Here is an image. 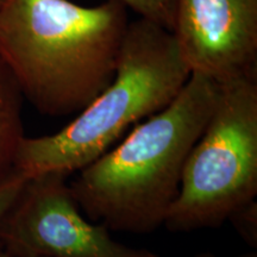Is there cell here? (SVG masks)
Segmentation results:
<instances>
[{
	"mask_svg": "<svg viewBox=\"0 0 257 257\" xmlns=\"http://www.w3.org/2000/svg\"><path fill=\"white\" fill-rule=\"evenodd\" d=\"M128 23V9L117 0H5L0 60L40 113L75 115L113 79Z\"/></svg>",
	"mask_w": 257,
	"mask_h": 257,
	"instance_id": "6da1fadb",
	"label": "cell"
},
{
	"mask_svg": "<svg viewBox=\"0 0 257 257\" xmlns=\"http://www.w3.org/2000/svg\"><path fill=\"white\" fill-rule=\"evenodd\" d=\"M219 89L213 80L191 74L167 107L76 172L69 186L83 214L118 232L147 234L162 226Z\"/></svg>",
	"mask_w": 257,
	"mask_h": 257,
	"instance_id": "7a4b0ae2",
	"label": "cell"
},
{
	"mask_svg": "<svg viewBox=\"0 0 257 257\" xmlns=\"http://www.w3.org/2000/svg\"><path fill=\"white\" fill-rule=\"evenodd\" d=\"M189 76L191 70L168 29L141 17L130 21L107 87L57 133L25 136L15 169L27 178L75 174L135 125L167 107Z\"/></svg>",
	"mask_w": 257,
	"mask_h": 257,
	"instance_id": "3957f363",
	"label": "cell"
},
{
	"mask_svg": "<svg viewBox=\"0 0 257 257\" xmlns=\"http://www.w3.org/2000/svg\"><path fill=\"white\" fill-rule=\"evenodd\" d=\"M256 195L257 76H251L220 85L163 225L170 232L218 227Z\"/></svg>",
	"mask_w": 257,
	"mask_h": 257,
	"instance_id": "277c9868",
	"label": "cell"
},
{
	"mask_svg": "<svg viewBox=\"0 0 257 257\" xmlns=\"http://www.w3.org/2000/svg\"><path fill=\"white\" fill-rule=\"evenodd\" d=\"M0 245L12 257H160L88 219L59 173L28 178L0 224Z\"/></svg>",
	"mask_w": 257,
	"mask_h": 257,
	"instance_id": "5b68a950",
	"label": "cell"
},
{
	"mask_svg": "<svg viewBox=\"0 0 257 257\" xmlns=\"http://www.w3.org/2000/svg\"><path fill=\"white\" fill-rule=\"evenodd\" d=\"M170 32L191 74L257 76V0H175Z\"/></svg>",
	"mask_w": 257,
	"mask_h": 257,
	"instance_id": "8992f818",
	"label": "cell"
},
{
	"mask_svg": "<svg viewBox=\"0 0 257 257\" xmlns=\"http://www.w3.org/2000/svg\"><path fill=\"white\" fill-rule=\"evenodd\" d=\"M23 99L15 78L0 60V181L15 170L16 156L25 137Z\"/></svg>",
	"mask_w": 257,
	"mask_h": 257,
	"instance_id": "52a82bcc",
	"label": "cell"
},
{
	"mask_svg": "<svg viewBox=\"0 0 257 257\" xmlns=\"http://www.w3.org/2000/svg\"><path fill=\"white\" fill-rule=\"evenodd\" d=\"M138 17L152 21L170 31L173 27L175 0H117Z\"/></svg>",
	"mask_w": 257,
	"mask_h": 257,
	"instance_id": "ba28073f",
	"label": "cell"
},
{
	"mask_svg": "<svg viewBox=\"0 0 257 257\" xmlns=\"http://www.w3.org/2000/svg\"><path fill=\"white\" fill-rule=\"evenodd\" d=\"M236 232L250 248H257V202L249 201L233 211L229 219Z\"/></svg>",
	"mask_w": 257,
	"mask_h": 257,
	"instance_id": "9c48e42d",
	"label": "cell"
},
{
	"mask_svg": "<svg viewBox=\"0 0 257 257\" xmlns=\"http://www.w3.org/2000/svg\"><path fill=\"white\" fill-rule=\"evenodd\" d=\"M27 180V176L15 169L0 181V224H2L3 218L5 217L6 212L17 199ZM0 249H2V245H0Z\"/></svg>",
	"mask_w": 257,
	"mask_h": 257,
	"instance_id": "30bf717a",
	"label": "cell"
},
{
	"mask_svg": "<svg viewBox=\"0 0 257 257\" xmlns=\"http://www.w3.org/2000/svg\"><path fill=\"white\" fill-rule=\"evenodd\" d=\"M192 257H219L217 255H214V253L212 252H199L197 255L192 256ZM233 257H257V252L256 251H251V252H248V253H243V255H238V256H233Z\"/></svg>",
	"mask_w": 257,
	"mask_h": 257,
	"instance_id": "8fae6325",
	"label": "cell"
},
{
	"mask_svg": "<svg viewBox=\"0 0 257 257\" xmlns=\"http://www.w3.org/2000/svg\"><path fill=\"white\" fill-rule=\"evenodd\" d=\"M0 257H12L10 253H8L5 251L4 249H0Z\"/></svg>",
	"mask_w": 257,
	"mask_h": 257,
	"instance_id": "7c38bea8",
	"label": "cell"
},
{
	"mask_svg": "<svg viewBox=\"0 0 257 257\" xmlns=\"http://www.w3.org/2000/svg\"><path fill=\"white\" fill-rule=\"evenodd\" d=\"M4 2H5V0H0V5H2Z\"/></svg>",
	"mask_w": 257,
	"mask_h": 257,
	"instance_id": "4fadbf2b",
	"label": "cell"
}]
</instances>
